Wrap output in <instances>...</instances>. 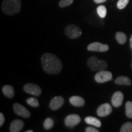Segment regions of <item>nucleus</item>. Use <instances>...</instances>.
I'll return each instance as SVG.
<instances>
[{
  "label": "nucleus",
  "mask_w": 132,
  "mask_h": 132,
  "mask_svg": "<svg viewBox=\"0 0 132 132\" xmlns=\"http://www.w3.org/2000/svg\"><path fill=\"white\" fill-rule=\"evenodd\" d=\"M5 121V118L4 115L2 113H0V127H2Z\"/></svg>",
  "instance_id": "27"
},
{
  "label": "nucleus",
  "mask_w": 132,
  "mask_h": 132,
  "mask_svg": "<svg viewBox=\"0 0 132 132\" xmlns=\"http://www.w3.org/2000/svg\"><path fill=\"white\" fill-rule=\"evenodd\" d=\"M74 0H61L59 3V6L60 7H65L70 6L73 2Z\"/></svg>",
  "instance_id": "24"
},
{
  "label": "nucleus",
  "mask_w": 132,
  "mask_h": 132,
  "mask_svg": "<svg viewBox=\"0 0 132 132\" xmlns=\"http://www.w3.org/2000/svg\"><path fill=\"white\" fill-rule=\"evenodd\" d=\"M13 108L15 113L16 115L21 116L24 118H28L31 116V113L25 107L20 104L15 103L13 105Z\"/></svg>",
  "instance_id": "8"
},
{
  "label": "nucleus",
  "mask_w": 132,
  "mask_h": 132,
  "mask_svg": "<svg viewBox=\"0 0 132 132\" xmlns=\"http://www.w3.org/2000/svg\"><path fill=\"white\" fill-rule=\"evenodd\" d=\"M114 82L116 85H118L130 86L131 85V81L126 76H120L116 79Z\"/></svg>",
  "instance_id": "16"
},
{
  "label": "nucleus",
  "mask_w": 132,
  "mask_h": 132,
  "mask_svg": "<svg viewBox=\"0 0 132 132\" xmlns=\"http://www.w3.org/2000/svg\"><path fill=\"white\" fill-rule=\"evenodd\" d=\"M125 114L128 118L132 119V102L128 101L125 103Z\"/></svg>",
  "instance_id": "19"
},
{
  "label": "nucleus",
  "mask_w": 132,
  "mask_h": 132,
  "mask_svg": "<svg viewBox=\"0 0 132 132\" xmlns=\"http://www.w3.org/2000/svg\"><path fill=\"white\" fill-rule=\"evenodd\" d=\"M115 37L118 42L120 45H123V44H125L127 40V37L126 34L122 32H120V31L116 32Z\"/></svg>",
  "instance_id": "18"
},
{
  "label": "nucleus",
  "mask_w": 132,
  "mask_h": 132,
  "mask_svg": "<svg viewBox=\"0 0 132 132\" xmlns=\"http://www.w3.org/2000/svg\"><path fill=\"white\" fill-rule=\"evenodd\" d=\"M97 12L99 16L103 19V18H105L106 15V13H107L106 8L105 6L100 5V6H99L97 7Z\"/></svg>",
  "instance_id": "20"
},
{
  "label": "nucleus",
  "mask_w": 132,
  "mask_h": 132,
  "mask_svg": "<svg viewBox=\"0 0 132 132\" xmlns=\"http://www.w3.org/2000/svg\"><path fill=\"white\" fill-rule=\"evenodd\" d=\"M94 79L95 81L98 83H103L111 81L113 79V75L110 71H106L105 70L99 71L95 74Z\"/></svg>",
  "instance_id": "5"
},
{
  "label": "nucleus",
  "mask_w": 132,
  "mask_h": 132,
  "mask_svg": "<svg viewBox=\"0 0 132 132\" xmlns=\"http://www.w3.org/2000/svg\"><path fill=\"white\" fill-rule=\"evenodd\" d=\"M112 107L110 104L108 103H103L100 105L97 110V114L100 117H105L111 113Z\"/></svg>",
  "instance_id": "10"
},
{
  "label": "nucleus",
  "mask_w": 132,
  "mask_h": 132,
  "mask_svg": "<svg viewBox=\"0 0 132 132\" xmlns=\"http://www.w3.org/2000/svg\"><path fill=\"white\" fill-rule=\"evenodd\" d=\"M64 98L61 96H57L52 99L50 102L49 106L52 110H57L64 105Z\"/></svg>",
  "instance_id": "11"
},
{
  "label": "nucleus",
  "mask_w": 132,
  "mask_h": 132,
  "mask_svg": "<svg viewBox=\"0 0 132 132\" xmlns=\"http://www.w3.org/2000/svg\"><path fill=\"white\" fill-rule=\"evenodd\" d=\"M131 67H132V60H131Z\"/></svg>",
  "instance_id": "31"
},
{
  "label": "nucleus",
  "mask_w": 132,
  "mask_h": 132,
  "mask_svg": "<svg viewBox=\"0 0 132 132\" xmlns=\"http://www.w3.org/2000/svg\"><path fill=\"white\" fill-rule=\"evenodd\" d=\"M81 118L78 114H69L67 116L64 120V123L67 127L73 128L80 123Z\"/></svg>",
  "instance_id": "9"
},
{
  "label": "nucleus",
  "mask_w": 132,
  "mask_h": 132,
  "mask_svg": "<svg viewBox=\"0 0 132 132\" xmlns=\"http://www.w3.org/2000/svg\"><path fill=\"white\" fill-rule=\"evenodd\" d=\"M130 47H131V48L132 49V35L130 39Z\"/></svg>",
  "instance_id": "29"
},
{
  "label": "nucleus",
  "mask_w": 132,
  "mask_h": 132,
  "mask_svg": "<svg viewBox=\"0 0 132 132\" xmlns=\"http://www.w3.org/2000/svg\"><path fill=\"white\" fill-rule=\"evenodd\" d=\"M69 102L75 106L81 107L85 105V101L83 98L80 96H72L69 98Z\"/></svg>",
  "instance_id": "14"
},
{
  "label": "nucleus",
  "mask_w": 132,
  "mask_h": 132,
  "mask_svg": "<svg viewBox=\"0 0 132 132\" xmlns=\"http://www.w3.org/2000/svg\"><path fill=\"white\" fill-rule=\"evenodd\" d=\"M130 0H119L117 3V7L119 9H123L126 7Z\"/></svg>",
  "instance_id": "25"
},
{
  "label": "nucleus",
  "mask_w": 132,
  "mask_h": 132,
  "mask_svg": "<svg viewBox=\"0 0 132 132\" xmlns=\"http://www.w3.org/2000/svg\"><path fill=\"white\" fill-rule=\"evenodd\" d=\"M94 2L97 4H100V3H103L105 1H106V0H94Z\"/></svg>",
  "instance_id": "28"
},
{
  "label": "nucleus",
  "mask_w": 132,
  "mask_h": 132,
  "mask_svg": "<svg viewBox=\"0 0 132 132\" xmlns=\"http://www.w3.org/2000/svg\"><path fill=\"white\" fill-rule=\"evenodd\" d=\"M87 49L90 52H106L109 50V46L107 44H103L100 42H95L91 43L87 46Z\"/></svg>",
  "instance_id": "7"
},
{
  "label": "nucleus",
  "mask_w": 132,
  "mask_h": 132,
  "mask_svg": "<svg viewBox=\"0 0 132 132\" xmlns=\"http://www.w3.org/2000/svg\"><path fill=\"white\" fill-rule=\"evenodd\" d=\"M120 132H132V122H127L123 123L120 130Z\"/></svg>",
  "instance_id": "21"
},
{
  "label": "nucleus",
  "mask_w": 132,
  "mask_h": 132,
  "mask_svg": "<svg viewBox=\"0 0 132 132\" xmlns=\"http://www.w3.org/2000/svg\"><path fill=\"white\" fill-rule=\"evenodd\" d=\"M24 91L29 94L39 97L42 94L41 88L37 85L33 83L26 84L23 87Z\"/></svg>",
  "instance_id": "6"
},
{
  "label": "nucleus",
  "mask_w": 132,
  "mask_h": 132,
  "mask_svg": "<svg viewBox=\"0 0 132 132\" xmlns=\"http://www.w3.org/2000/svg\"><path fill=\"white\" fill-rule=\"evenodd\" d=\"M85 131L86 132H98L99 130L96 128L92 127H87L85 129Z\"/></svg>",
  "instance_id": "26"
},
{
  "label": "nucleus",
  "mask_w": 132,
  "mask_h": 132,
  "mask_svg": "<svg viewBox=\"0 0 132 132\" xmlns=\"http://www.w3.org/2000/svg\"><path fill=\"white\" fill-rule=\"evenodd\" d=\"M65 34L70 39H77L82 34L81 29L75 24H69L65 28Z\"/></svg>",
  "instance_id": "4"
},
{
  "label": "nucleus",
  "mask_w": 132,
  "mask_h": 132,
  "mask_svg": "<svg viewBox=\"0 0 132 132\" xmlns=\"http://www.w3.org/2000/svg\"><path fill=\"white\" fill-rule=\"evenodd\" d=\"M21 7V0H3L1 9L7 15L18 14L20 12Z\"/></svg>",
  "instance_id": "2"
},
{
  "label": "nucleus",
  "mask_w": 132,
  "mask_h": 132,
  "mask_svg": "<svg viewBox=\"0 0 132 132\" xmlns=\"http://www.w3.org/2000/svg\"><path fill=\"white\" fill-rule=\"evenodd\" d=\"M3 93L5 96L9 98H14L15 95L14 88L11 85H5L2 88Z\"/></svg>",
  "instance_id": "15"
},
{
  "label": "nucleus",
  "mask_w": 132,
  "mask_h": 132,
  "mask_svg": "<svg viewBox=\"0 0 132 132\" xmlns=\"http://www.w3.org/2000/svg\"><path fill=\"white\" fill-rule=\"evenodd\" d=\"M123 100V94L122 92L117 91L114 93L111 98L112 105L116 108H118L122 104Z\"/></svg>",
  "instance_id": "12"
},
{
  "label": "nucleus",
  "mask_w": 132,
  "mask_h": 132,
  "mask_svg": "<svg viewBox=\"0 0 132 132\" xmlns=\"http://www.w3.org/2000/svg\"><path fill=\"white\" fill-rule=\"evenodd\" d=\"M24 127V122L20 119H15L11 122L10 126V131L19 132L22 130Z\"/></svg>",
  "instance_id": "13"
},
{
  "label": "nucleus",
  "mask_w": 132,
  "mask_h": 132,
  "mask_svg": "<svg viewBox=\"0 0 132 132\" xmlns=\"http://www.w3.org/2000/svg\"><path fill=\"white\" fill-rule=\"evenodd\" d=\"M88 67L92 71H102L106 70L108 67L106 62L99 59L98 57L93 56L88 59L87 62Z\"/></svg>",
  "instance_id": "3"
},
{
  "label": "nucleus",
  "mask_w": 132,
  "mask_h": 132,
  "mask_svg": "<svg viewBox=\"0 0 132 132\" xmlns=\"http://www.w3.org/2000/svg\"><path fill=\"white\" fill-rule=\"evenodd\" d=\"M26 132H33V130H27V131H26Z\"/></svg>",
  "instance_id": "30"
},
{
  "label": "nucleus",
  "mask_w": 132,
  "mask_h": 132,
  "mask_svg": "<svg viewBox=\"0 0 132 132\" xmlns=\"http://www.w3.org/2000/svg\"><path fill=\"white\" fill-rule=\"evenodd\" d=\"M26 102L28 105L33 107H38L39 106V102L37 98L34 97H29L26 100Z\"/></svg>",
  "instance_id": "23"
},
{
  "label": "nucleus",
  "mask_w": 132,
  "mask_h": 132,
  "mask_svg": "<svg viewBox=\"0 0 132 132\" xmlns=\"http://www.w3.org/2000/svg\"><path fill=\"white\" fill-rule=\"evenodd\" d=\"M54 125V121L52 118H48L46 119L44 122V127L45 130L51 129Z\"/></svg>",
  "instance_id": "22"
},
{
  "label": "nucleus",
  "mask_w": 132,
  "mask_h": 132,
  "mask_svg": "<svg viewBox=\"0 0 132 132\" xmlns=\"http://www.w3.org/2000/svg\"><path fill=\"white\" fill-rule=\"evenodd\" d=\"M42 68L46 73L56 75L60 73L62 69V62L57 56L46 53L41 57Z\"/></svg>",
  "instance_id": "1"
},
{
  "label": "nucleus",
  "mask_w": 132,
  "mask_h": 132,
  "mask_svg": "<svg viewBox=\"0 0 132 132\" xmlns=\"http://www.w3.org/2000/svg\"><path fill=\"white\" fill-rule=\"evenodd\" d=\"M85 122L87 124L93 125V126L96 127H100L102 126V122L100 120L92 116H87L85 118Z\"/></svg>",
  "instance_id": "17"
}]
</instances>
